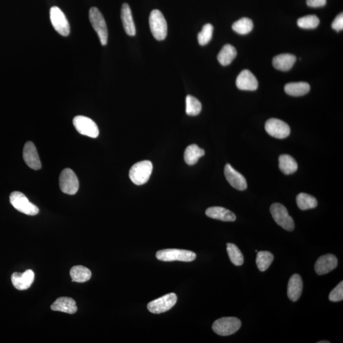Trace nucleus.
<instances>
[{"mask_svg": "<svg viewBox=\"0 0 343 343\" xmlns=\"http://www.w3.org/2000/svg\"><path fill=\"white\" fill-rule=\"evenodd\" d=\"M214 28L211 24H207L203 27L202 30L198 35V43L204 46L211 41L213 35Z\"/></svg>", "mask_w": 343, "mask_h": 343, "instance_id": "72a5a7b5", "label": "nucleus"}, {"mask_svg": "<svg viewBox=\"0 0 343 343\" xmlns=\"http://www.w3.org/2000/svg\"><path fill=\"white\" fill-rule=\"evenodd\" d=\"M296 202L300 210H308L317 207V199L313 196L304 193H300L296 197Z\"/></svg>", "mask_w": 343, "mask_h": 343, "instance_id": "cd10ccee", "label": "nucleus"}, {"mask_svg": "<svg viewBox=\"0 0 343 343\" xmlns=\"http://www.w3.org/2000/svg\"><path fill=\"white\" fill-rule=\"evenodd\" d=\"M332 28L336 31H340L343 30V14L340 13L334 20L332 23Z\"/></svg>", "mask_w": 343, "mask_h": 343, "instance_id": "c9c22d12", "label": "nucleus"}, {"mask_svg": "<svg viewBox=\"0 0 343 343\" xmlns=\"http://www.w3.org/2000/svg\"><path fill=\"white\" fill-rule=\"evenodd\" d=\"M59 186L62 192L73 195L79 189V180L77 175L70 169L62 171L59 177Z\"/></svg>", "mask_w": 343, "mask_h": 343, "instance_id": "6e6552de", "label": "nucleus"}, {"mask_svg": "<svg viewBox=\"0 0 343 343\" xmlns=\"http://www.w3.org/2000/svg\"><path fill=\"white\" fill-rule=\"evenodd\" d=\"M296 61L295 55L290 53H282L273 58V65L278 70L287 71L293 68Z\"/></svg>", "mask_w": 343, "mask_h": 343, "instance_id": "4be33fe9", "label": "nucleus"}, {"mask_svg": "<svg viewBox=\"0 0 343 343\" xmlns=\"http://www.w3.org/2000/svg\"><path fill=\"white\" fill-rule=\"evenodd\" d=\"M35 279V273L31 269H28L24 273H13L11 277L13 286L19 291L27 290L33 284Z\"/></svg>", "mask_w": 343, "mask_h": 343, "instance_id": "dca6fc26", "label": "nucleus"}, {"mask_svg": "<svg viewBox=\"0 0 343 343\" xmlns=\"http://www.w3.org/2000/svg\"><path fill=\"white\" fill-rule=\"evenodd\" d=\"M70 276L72 281L78 283H84L88 281L92 277L90 269L83 266H73L70 270Z\"/></svg>", "mask_w": 343, "mask_h": 343, "instance_id": "a878e982", "label": "nucleus"}, {"mask_svg": "<svg viewBox=\"0 0 343 343\" xmlns=\"http://www.w3.org/2000/svg\"><path fill=\"white\" fill-rule=\"evenodd\" d=\"M254 24L249 18L243 17L234 22L232 28L234 31L240 35H247L253 30Z\"/></svg>", "mask_w": 343, "mask_h": 343, "instance_id": "c756f323", "label": "nucleus"}, {"mask_svg": "<svg viewBox=\"0 0 343 343\" xmlns=\"http://www.w3.org/2000/svg\"><path fill=\"white\" fill-rule=\"evenodd\" d=\"M237 55V50L233 46L229 44H225L217 55V60L221 65L228 66L235 59Z\"/></svg>", "mask_w": 343, "mask_h": 343, "instance_id": "393cba45", "label": "nucleus"}, {"mask_svg": "<svg viewBox=\"0 0 343 343\" xmlns=\"http://www.w3.org/2000/svg\"><path fill=\"white\" fill-rule=\"evenodd\" d=\"M320 20L317 16L314 15H307L300 18L298 21V25L302 29H315L319 25Z\"/></svg>", "mask_w": 343, "mask_h": 343, "instance_id": "473e14b6", "label": "nucleus"}, {"mask_svg": "<svg viewBox=\"0 0 343 343\" xmlns=\"http://www.w3.org/2000/svg\"><path fill=\"white\" fill-rule=\"evenodd\" d=\"M227 252H228L229 259L235 266H242L244 264V257L242 252L236 245L227 244Z\"/></svg>", "mask_w": 343, "mask_h": 343, "instance_id": "7c9ffc66", "label": "nucleus"}, {"mask_svg": "<svg viewBox=\"0 0 343 343\" xmlns=\"http://www.w3.org/2000/svg\"><path fill=\"white\" fill-rule=\"evenodd\" d=\"M23 159L27 166L33 170H40L42 168L37 148L32 142H27L23 150Z\"/></svg>", "mask_w": 343, "mask_h": 343, "instance_id": "2eb2a0df", "label": "nucleus"}, {"mask_svg": "<svg viewBox=\"0 0 343 343\" xmlns=\"http://www.w3.org/2000/svg\"><path fill=\"white\" fill-rule=\"evenodd\" d=\"M270 212L273 219L287 231H292L295 229V222L291 216L289 215L286 207L279 203L271 205Z\"/></svg>", "mask_w": 343, "mask_h": 343, "instance_id": "0eeeda50", "label": "nucleus"}, {"mask_svg": "<svg viewBox=\"0 0 343 343\" xmlns=\"http://www.w3.org/2000/svg\"><path fill=\"white\" fill-rule=\"evenodd\" d=\"M278 160H279V169L285 174H292L297 171L298 168L297 162L291 156L282 155L280 156Z\"/></svg>", "mask_w": 343, "mask_h": 343, "instance_id": "bb28decb", "label": "nucleus"}, {"mask_svg": "<svg viewBox=\"0 0 343 343\" xmlns=\"http://www.w3.org/2000/svg\"><path fill=\"white\" fill-rule=\"evenodd\" d=\"M285 92L291 96H302L310 90V86L306 82H295L287 84L284 87Z\"/></svg>", "mask_w": 343, "mask_h": 343, "instance_id": "5701e85b", "label": "nucleus"}, {"mask_svg": "<svg viewBox=\"0 0 343 343\" xmlns=\"http://www.w3.org/2000/svg\"><path fill=\"white\" fill-rule=\"evenodd\" d=\"M338 266V259L335 255L327 254L320 256L315 262V270L318 275H326Z\"/></svg>", "mask_w": 343, "mask_h": 343, "instance_id": "4468645a", "label": "nucleus"}, {"mask_svg": "<svg viewBox=\"0 0 343 343\" xmlns=\"http://www.w3.org/2000/svg\"><path fill=\"white\" fill-rule=\"evenodd\" d=\"M10 202L16 210L24 214L36 215L39 213V207L30 202L25 195L19 191H13L10 194Z\"/></svg>", "mask_w": 343, "mask_h": 343, "instance_id": "39448f33", "label": "nucleus"}, {"mask_svg": "<svg viewBox=\"0 0 343 343\" xmlns=\"http://www.w3.org/2000/svg\"><path fill=\"white\" fill-rule=\"evenodd\" d=\"M329 300L333 302H339L343 299V282H341L331 292Z\"/></svg>", "mask_w": 343, "mask_h": 343, "instance_id": "f704fd0d", "label": "nucleus"}, {"mask_svg": "<svg viewBox=\"0 0 343 343\" xmlns=\"http://www.w3.org/2000/svg\"><path fill=\"white\" fill-rule=\"evenodd\" d=\"M303 283L301 277L298 274H294L289 279L287 287V296L292 301L296 302L301 296Z\"/></svg>", "mask_w": 343, "mask_h": 343, "instance_id": "a211bd4d", "label": "nucleus"}, {"mask_svg": "<svg viewBox=\"0 0 343 343\" xmlns=\"http://www.w3.org/2000/svg\"><path fill=\"white\" fill-rule=\"evenodd\" d=\"M317 343H330V342H327V341H320V342H318Z\"/></svg>", "mask_w": 343, "mask_h": 343, "instance_id": "4c0bfd02", "label": "nucleus"}, {"mask_svg": "<svg viewBox=\"0 0 343 343\" xmlns=\"http://www.w3.org/2000/svg\"><path fill=\"white\" fill-rule=\"evenodd\" d=\"M89 19L93 30L97 33L102 45L108 43V31L103 15L97 7H92L89 10Z\"/></svg>", "mask_w": 343, "mask_h": 343, "instance_id": "20e7f679", "label": "nucleus"}, {"mask_svg": "<svg viewBox=\"0 0 343 343\" xmlns=\"http://www.w3.org/2000/svg\"><path fill=\"white\" fill-rule=\"evenodd\" d=\"M50 17L53 28L59 34L63 37L70 35V24L61 9L57 6H52L50 10Z\"/></svg>", "mask_w": 343, "mask_h": 343, "instance_id": "9d476101", "label": "nucleus"}, {"mask_svg": "<svg viewBox=\"0 0 343 343\" xmlns=\"http://www.w3.org/2000/svg\"><path fill=\"white\" fill-rule=\"evenodd\" d=\"M121 18L125 31L130 37L135 35V26L133 21L132 11L128 3H124L122 6Z\"/></svg>", "mask_w": 343, "mask_h": 343, "instance_id": "412c9836", "label": "nucleus"}, {"mask_svg": "<svg viewBox=\"0 0 343 343\" xmlns=\"http://www.w3.org/2000/svg\"><path fill=\"white\" fill-rule=\"evenodd\" d=\"M265 129L269 135L277 139H284L291 133L289 125L282 120L277 119L268 120L265 124Z\"/></svg>", "mask_w": 343, "mask_h": 343, "instance_id": "f8f14e48", "label": "nucleus"}, {"mask_svg": "<svg viewBox=\"0 0 343 343\" xmlns=\"http://www.w3.org/2000/svg\"><path fill=\"white\" fill-rule=\"evenodd\" d=\"M202 111V104L197 98L189 95L186 98V112L189 116H197Z\"/></svg>", "mask_w": 343, "mask_h": 343, "instance_id": "2f4dec72", "label": "nucleus"}, {"mask_svg": "<svg viewBox=\"0 0 343 343\" xmlns=\"http://www.w3.org/2000/svg\"><path fill=\"white\" fill-rule=\"evenodd\" d=\"M206 215L212 219L233 222L236 220V215L232 212L221 207H212L207 209Z\"/></svg>", "mask_w": 343, "mask_h": 343, "instance_id": "6ab92c4d", "label": "nucleus"}, {"mask_svg": "<svg viewBox=\"0 0 343 343\" xmlns=\"http://www.w3.org/2000/svg\"><path fill=\"white\" fill-rule=\"evenodd\" d=\"M224 175L227 180L234 188L244 191L247 188V180L244 176L238 172L230 164H226L224 168Z\"/></svg>", "mask_w": 343, "mask_h": 343, "instance_id": "ddd939ff", "label": "nucleus"}, {"mask_svg": "<svg viewBox=\"0 0 343 343\" xmlns=\"http://www.w3.org/2000/svg\"><path fill=\"white\" fill-rule=\"evenodd\" d=\"M204 155L205 151L203 149L200 148L197 144H191L187 147L184 151V161L189 166H193Z\"/></svg>", "mask_w": 343, "mask_h": 343, "instance_id": "b1692460", "label": "nucleus"}, {"mask_svg": "<svg viewBox=\"0 0 343 343\" xmlns=\"http://www.w3.org/2000/svg\"><path fill=\"white\" fill-rule=\"evenodd\" d=\"M51 309L55 311H61V312L68 314H74L77 312L78 308L75 300L72 299V298L61 297L58 298L51 305Z\"/></svg>", "mask_w": 343, "mask_h": 343, "instance_id": "aec40b11", "label": "nucleus"}, {"mask_svg": "<svg viewBox=\"0 0 343 343\" xmlns=\"http://www.w3.org/2000/svg\"><path fill=\"white\" fill-rule=\"evenodd\" d=\"M151 33L158 41H162L168 35V23L163 13L159 10H153L149 18Z\"/></svg>", "mask_w": 343, "mask_h": 343, "instance_id": "7ed1b4c3", "label": "nucleus"}, {"mask_svg": "<svg viewBox=\"0 0 343 343\" xmlns=\"http://www.w3.org/2000/svg\"><path fill=\"white\" fill-rule=\"evenodd\" d=\"M73 125L80 134L91 138H97L99 134L97 124L92 119L84 116H77L73 119Z\"/></svg>", "mask_w": 343, "mask_h": 343, "instance_id": "1a4fd4ad", "label": "nucleus"}, {"mask_svg": "<svg viewBox=\"0 0 343 343\" xmlns=\"http://www.w3.org/2000/svg\"><path fill=\"white\" fill-rule=\"evenodd\" d=\"M274 256L268 251H259L256 257V264L260 271L268 269L273 261Z\"/></svg>", "mask_w": 343, "mask_h": 343, "instance_id": "c85d7f7f", "label": "nucleus"}, {"mask_svg": "<svg viewBox=\"0 0 343 343\" xmlns=\"http://www.w3.org/2000/svg\"><path fill=\"white\" fill-rule=\"evenodd\" d=\"M177 297L174 293H170L148 303V309L151 313L160 314L171 309L177 302Z\"/></svg>", "mask_w": 343, "mask_h": 343, "instance_id": "9b49d317", "label": "nucleus"}, {"mask_svg": "<svg viewBox=\"0 0 343 343\" xmlns=\"http://www.w3.org/2000/svg\"><path fill=\"white\" fill-rule=\"evenodd\" d=\"M327 0H306L307 4L310 7H322L326 4Z\"/></svg>", "mask_w": 343, "mask_h": 343, "instance_id": "e433bc0d", "label": "nucleus"}, {"mask_svg": "<svg viewBox=\"0 0 343 343\" xmlns=\"http://www.w3.org/2000/svg\"><path fill=\"white\" fill-rule=\"evenodd\" d=\"M157 259L162 261L191 262L196 259L197 255L192 251L182 249H168L158 251L156 254Z\"/></svg>", "mask_w": 343, "mask_h": 343, "instance_id": "f03ea898", "label": "nucleus"}, {"mask_svg": "<svg viewBox=\"0 0 343 343\" xmlns=\"http://www.w3.org/2000/svg\"><path fill=\"white\" fill-rule=\"evenodd\" d=\"M153 171V164L149 160L139 162L133 165L129 172L130 179L136 185L146 183Z\"/></svg>", "mask_w": 343, "mask_h": 343, "instance_id": "f257e3e1", "label": "nucleus"}, {"mask_svg": "<svg viewBox=\"0 0 343 343\" xmlns=\"http://www.w3.org/2000/svg\"><path fill=\"white\" fill-rule=\"evenodd\" d=\"M242 322L236 317H223L215 320L213 325V330L217 335L228 336L239 330Z\"/></svg>", "mask_w": 343, "mask_h": 343, "instance_id": "423d86ee", "label": "nucleus"}, {"mask_svg": "<svg viewBox=\"0 0 343 343\" xmlns=\"http://www.w3.org/2000/svg\"><path fill=\"white\" fill-rule=\"evenodd\" d=\"M236 85L242 90L255 91L258 87V82L250 71L245 70L238 75Z\"/></svg>", "mask_w": 343, "mask_h": 343, "instance_id": "f3484780", "label": "nucleus"}]
</instances>
